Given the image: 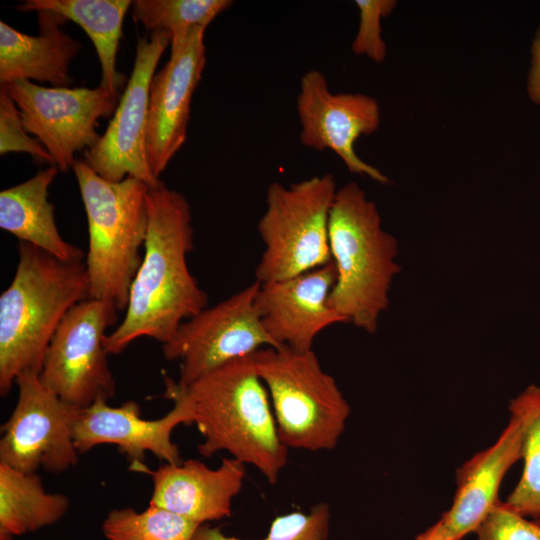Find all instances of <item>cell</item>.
Wrapping results in <instances>:
<instances>
[{
	"mask_svg": "<svg viewBox=\"0 0 540 540\" xmlns=\"http://www.w3.org/2000/svg\"><path fill=\"white\" fill-rule=\"evenodd\" d=\"M147 210L142 262L129 290L124 318L106 337L108 355L120 354L140 337L163 345L184 321L208 305L207 293L187 264L194 247L188 200L162 182L149 188Z\"/></svg>",
	"mask_w": 540,
	"mask_h": 540,
	"instance_id": "cell-1",
	"label": "cell"
},
{
	"mask_svg": "<svg viewBox=\"0 0 540 540\" xmlns=\"http://www.w3.org/2000/svg\"><path fill=\"white\" fill-rule=\"evenodd\" d=\"M17 250L15 274L0 296L1 396L20 374H40L59 323L90 297L85 260L64 261L20 241Z\"/></svg>",
	"mask_w": 540,
	"mask_h": 540,
	"instance_id": "cell-2",
	"label": "cell"
},
{
	"mask_svg": "<svg viewBox=\"0 0 540 540\" xmlns=\"http://www.w3.org/2000/svg\"><path fill=\"white\" fill-rule=\"evenodd\" d=\"M183 386V385H182ZM203 436L204 457L226 451L276 484L287 464L266 386L250 355L234 359L183 386Z\"/></svg>",
	"mask_w": 540,
	"mask_h": 540,
	"instance_id": "cell-3",
	"label": "cell"
},
{
	"mask_svg": "<svg viewBox=\"0 0 540 540\" xmlns=\"http://www.w3.org/2000/svg\"><path fill=\"white\" fill-rule=\"evenodd\" d=\"M329 246L336 281L329 305L347 322L374 334L389 305L401 267L398 243L382 227L376 204L355 182L337 189L329 216Z\"/></svg>",
	"mask_w": 540,
	"mask_h": 540,
	"instance_id": "cell-4",
	"label": "cell"
},
{
	"mask_svg": "<svg viewBox=\"0 0 540 540\" xmlns=\"http://www.w3.org/2000/svg\"><path fill=\"white\" fill-rule=\"evenodd\" d=\"M72 169L88 222L85 264L90 298L110 301L125 311L143 258L149 186L132 176L108 181L84 160H76Z\"/></svg>",
	"mask_w": 540,
	"mask_h": 540,
	"instance_id": "cell-5",
	"label": "cell"
},
{
	"mask_svg": "<svg viewBox=\"0 0 540 540\" xmlns=\"http://www.w3.org/2000/svg\"><path fill=\"white\" fill-rule=\"evenodd\" d=\"M250 357L267 388L281 442L288 449H334L351 409L313 350L266 347Z\"/></svg>",
	"mask_w": 540,
	"mask_h": 540,
	"instance_id": "cell-6",
	"label": "cell"
},
{
	"mask_svg": "<svg viewBox=\"0 0 540 540\" xmlns=\"http://www.w3.org/2000/svg\"><path fill=\"white\" fill-rule=\"evenodd\" d=\"M337 189L331 173L268 186L266 208L257 224L264 250L256 281H280L332 262L328 226Z\"/></svg>",
	"mask_w": 540,
	"mask_h": 540,
	"instance_id": "cell-7",
	"label": "cell"
},
{
	"mask_svg": "<svg viewBox=\"0 0 540 540\" xmlns=\"http://www.w3.org/2000/svg\"><path fill=\"white\" fill-rule=\"evenodd\" d=\"M117 306L87 298L59 323L39 374L41 383L62 400L84 409L115 395L116 382L105 349L106 330L118 319Z\"/></svg>",
	"mask_w": 540,
	"mask_h": 540,
	"instance_id": "cell-8",
	"label": "cell"
},
{
	"mask_svg": "<svg viewBox=\"0 0 540 540\" xmlns=\"http://www.w3.org/2000/svg\"><path fill=\"white\" fill-rule=\"evenodd\" d=\"M16 385V405L1 427L0 462L25 473L58 474L77 465L73 432L82 409L46 388L37 373L20 374Z\"/></svg>",
	"mask_w": 540,
	"mask_h": 540,
	"instance_id": "cell-9",
	"label": "cell"
},
{
	"mask_svg": "<svg viewBox=\"0 0 540 540\" xmlns=\"http://www.w3.org/2000/svg\"><path fill=\"white\" fill-rule=\"evenodd\" d=\"M254 281L213 307L184 321L162 345L167 361H180L179 383L188 386L208 372L259 349L278 348L265 331L255 305Z\"/></svg>",
	"mask_w": 540,
	"mask_h": 540,
	"instance_id": "cell-10",
	"label": "cell"
},
{
	"mask_svg": "<svg viewBox=\"0 0 540 540\" xmlns=\"http://www.w3.org/2000/svg\"><path fill=\"white\" fill-rule=\"evenodd\" d=\"M5 87L20 110L27 133L38 138L61 172L73 168L77 152L98 141V119L114 115L119 103V93L101 86L49 88L20 80Z\"/></svg>",
	"mask_w": 540,
	"mask_h": 540,
	"instance_id": "cell-11",
	"label": "cell"
},
{
	"mask_svg": "<svg viewBox=\"0 0 540 540\" xmlns=\"http://www.w3.org/2000/svg\"><path fill=\"white\" fill-rule=\"evenodd\" d=\"M170 41L166 31L138 38L133 69L116 111L98 141L84 151L86 164L108 181L119 182L132 176L149 188L162 183L147 161L146 132L150 84Z\"/></svg>",
	"mask_w": 540,
	"mask_h": 540,
	"instance_id": "cell-12",
	"label": "cell"
},
{
	"mask_svg": "<svg viewBox=\"0 0 540 540\" xmlns=\"http://www.w3.org/2000/svg\"><path fill=\"white\" fill-rule=\"evenodd\" d=\"M164 381V396L174 405L161 418H142L140 406L133 400L114 407L99 399L82 409L73 432L78 453H85L97 445L114 444L130 463V469L139 472L149 471L144 464L147 451L165 463L182 462L178 445L172 441V433L178 425L194 422L193 408L179 382L169 377Z\"/></svg>",
	"mask_w": 540,
	"mask_h": 540,
	"instance_id": "cell-13",
	"label": "cell"
},
{
	"mask_svg": "<svg viewBox=\"0 0 540 540\" xmlns=\"http://www.w3.org/2000/svg\"><path fill=\"white\" fill-rule=\"evenodd\" d=\"M296 110L303 146L334 152L352 174L367 176L380 184L391 182L355 151V142L363 135L375 133L380 126V106L375 98L363 93H334L326 76L312 69L301 77Z\"/></svg>",
	"mask_w": 540,
	"mask_h": 540,
	"instance_id": "cell-14",
	"label": "cell"
},
{
	"mask_svg": "<svg viewBox=\"0 0 540 540\" xmlns=\"http://www.w3.org/2000/svg\"><path fill=\"white\" fill-rule=\"evenodd\" d=\"M205 30L171 38L170 57L150 84L146 155L158 179L186 141L192 96L206 65Z\"/></svg>",
	"mask_w": 540,
	"mask_h": 540,
	"instance_id": "cell-15",
	"label": "cell"
},
{
	"mask_svg": "<svg viewBox=\"0 0 540 540\" xmlns=\"http://www.w3.org/2000/svg\"><path fill=\"white\" fill-rule=\"evenodd\" d=\"M336 281L333 262L309 272L259 285L255 305L261 323L278 348L308 352L329 326L348 323L329 305Z\"/></svg>",
	"mask_w": 540,
	"mask_h": 540,
	"instance_id": "cell-16",
	"label": "cell"
},
{
	"mask_svg": "<svg viewBox=\"0 0 540 540\" xmlns=\"http://www.w3.org/2000/svg\"><path fill=\"white\" fill-rule=\"evenodd\" d=\"M151 475L149 504L202 525L231 516L232 502L243 487L245 464L230 456L212 469L189 459L164 463Z\"/></svg>",
	"mask_w": 540,
	"mask_h": 540,
	"instance_id": "cell-17",
	"label": "cell"
},
{
	"mask_svg": "<svg viewBox=\"0 0 540 540\" xmlns=\"http://www.w3.org/2000/svg\"><path fill=\"white\" fill-rule=\"evenodd\" d=\"M510 412L506 427L496 442L476 453L456 471V491L450 508L440 521L450 540H462L475 532L500 502L499 488L508 470L521 459L524 424Z\"/></svg>",
	"mask_w": 540,
	"mask_h": 540,
	"instance_id": "cell-18",
	"label": "cell"
},
{
	"mask_svg": "<svg viewBox=\"0 0 540 540\" xmlns=\"http://www.w3.org/2000/svg\"><path fill=\"white\" fill-rule=\"evenodd\" d=\"M38 36L24 34L0 22V86L20 80L69 87L70 62L81 44L64 33L68 20L51 10H38Z\"/></svg>",
	"mask_w": 540,
	"mask_h": 540,
	"instance_id": "cell-19",
	"label": "cell"
},
{
	"mask_svg": "<svg viewBox=\"0 0 540 540\" xmlns=\"http://www.w3.org/2000/svg\"><path fill=\"white\" fill-rule=\"evenodd\" d=\"M59 169L51 165L32 178L0 192V228L64 261H83L86 254L60 235L48 188Z\"/></svg>",
	"mask_w": 540,
	"mask_h": 540,
	"instance_id": "cell-20",
	"label": "cell"
},
{
	"mask_svg": "<svg viewBox=\"0 0 540 540\" xmlns=\"http://www.w3.org/2000/svg\"><path fill=\"white\" fill-rule=\"evenodd\" d=\"M130 0H27L17 7L22 12L51 10L73 21L91 39L100 62L102 88L119 93L125 75L116 69L122 25Z\"/></svg>",
	"mask_w": 540,
	"mask_h": 540,
	"instance_id": "cell-21",
	"label": "cell"
},
{
	"mask_svg": "<svg viewBox=\"0 0 540 540\" xmlns=\"http://www.w3.org/2000/svg\"><path fill=\"white\" fill-rule=\"evenodd\" d=\"M70 506L61 493H49L37 473L0 462V540L35 532L62 519Z\"/></svg>",
	"mask_w": 540,
	"mask_h": 540,
	"instance_id": "cell-22",
	"label": "cell"
},
{
	"mask_svg": "<svg viewBox=\"0 0 540 540\" xmlns=\"http://www.w3.org/2000/svg\"><path fill=\"white\" fill-rule=\"evenodd\" d=\"M524 424L521 477L505 504L518 514L540 518V387L528 386L509 402Z\"/></svg>",
	"mask_w": 540,
	"mask_h": 540,
	"instance_id": "cell-23",
	"label": "cell"
},
{
	"mask_svg": "<svg viewBox=\"0 0 540 540\" xmlns=\"http://www.w3.org/2000/svg\"><path fill=\"white\" fill-rule=\"evenodd\" d=\"M200 524L149 504L143 511L113 509L102 523L107 540H193Z\"/></svg>",
	"mask_w": 540,
	"mask_h": 540,
	"instance_id": "cell-24",
	"label": "cell"
},
{
	"mask_svg": "<svg viewBox=\"0 0 540 540\" xmlns=\"http://www.w3.org/2000/svg\"><path fill=\"white\" fill-rule=\"evenodd\" d=\"M232 4L230 0H136L132 15L147 30L166 31L173 38L195 27L207 28Z\"/></svg>",
	"mask_w": 540,
	"mask_h": 540,
	"instance_id": "cell-25",
	"label": "cell"
},
{
	"mask_svg": "<svg viewBox=\"0 0 540 540\" xmlns=\"http://www.w3.org/2000/svg\"><path fill=\"white\" fill-rule=\"evenodd\" d=\"M329 504H315L308 511H291L276 516L268 533L257 540H327L330 532ZM193 540H247L226 535L219 527L208 523L196 530Z\"/></svg>",
	"mask_w": 540,
	"mask_h": 540,
	"instance_id": "cell-26",
	"label": "cell"
},
{
	"mask_svg": "<svg viewBox=\"0 0 540 540\" xmlns=\"http://www.w3.org/2000/svg\"><path fill=\"white\" fill-rule=\"evenodd\" d=\"M398 2L396 0H356L359 24L352 41L354 54L365 56L381 63L387 54L386 43L382 37V19L389 16Z\"/></svg>",
	"mask_w": 540,
	"mask_h": 540,
	"instance_id": "cell-27",
	"label": "cell"
},
{
	"mask_svg": "<svg viewBox=\"0 0 540 540\" xmlns=\"http://www.w3.org/2000/svg\"><path fill=\"white\" fill-rule=\"evenodd\" d=\"M9 152H25L36 160L54 165L45 147L28 135L20 110L7 88L0 86V154Z\"/></svg>",
	"mask_w": 540,
	"mask_h": 540,
	"instance_id": "cell-28",
	"label": "cell"
},
{
	"mask_svg": "<svg viewBox=\"0 0 540 540\" xmlns=\"http://www.w3.org/2000/svg\"><path fill=\"white\" fill-rule=\"evenodd\" d=\"M474 533L475 540H540V518L529 519L500 501Z\"/></svg>",
	"mask_w": 540,
	"mask_h": 540,
	"instance_id": "cell-29",
	"label": "cell"
},
{
	"mask_svg": "<svg viewBox=\"0 0 540 540\" xmlns=\"http://www.w3.org/2000/svg\"><path fill=\"white\" fill-rule=\"evenodd\" d=\"M526 92L533 103L540 105V24L531 41Z\"/></svg>",
	"mask_w": 540,
	"mask_h": 540,
	"instance_id": "cell-30",
	"label": "cell"
},
{
	"mask_svg": "<svg viewBox=\"0 0 540 540\" xmlns=\"http://www.w3.org/2000/svg\"><path fill=\"white\" fill-rule=\"evenodd\" d=\"M415 540H450L440 519L424 532L419 534Z\"/></svg>",
	"mask_w": 540,
	"mask_h": 540,
	"instance_id": "cell-31",
	"label": "cell"
}]
</instances>
